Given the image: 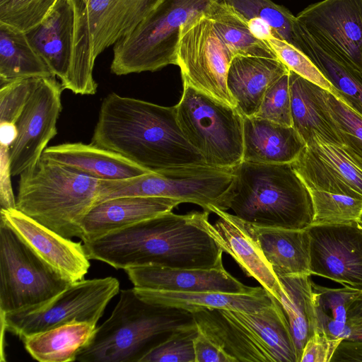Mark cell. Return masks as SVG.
Listing matches in <instances>:
<instances>
[{
  "label": "cell",
  "mask_w": 362,
  "mask_h": 362,
  "mask_svg": "<svg viewBox=\"0 0 362 362\" xmlns=\"http://www.w3.org/2000/svg\"><path fill=\"white\" fill-rule=\"evenodd\" d=\"M209 211H171L83 242L89 259L119 269L140 266L209 269L221 263L223 250L211 235Z\"/></svg>",
  "instance_id": "6da1fadb"
},
{
  "label": "cell",
  "mask_w": 362,
  "mask_h": 362,
  "mask_svg": "<svg viewBox=\"0 0 362 362\" xmlns=\"http://www.w3.org/2000/svg\"><path fill=\"white\" fill-rule=\"evenodd\" d=\"M90 144L151 172L206 164L182 133L175 106L115 93L108 94L101 103Z\"/></svg>",
  "instance_id": "7a4b0ae2"
},
{
  "label": "cell",
  "mask_w": 362,
  "mask_h": 362,
  "mask_svg": "<svg viewBox=\"0 0 362 362\" xmlns=\"http://www.w3.org/2000/svg\"><path fill=\"white\" fill-rule=\"evenodd\" d=\"M232 168L233 180L221 211L231 209L241 220L259 227L305 230L313 224L309 189L291 163L242 160Z\"/></svg>",
  "instance_id": "3957f363"
},
{
  "label": "cell",
  "mask_w": 362,
  "mask_h": 362,
  "mask_svg": "<svg viewBox=\"0 0 362 362\" xmlns=\"http://www.w3.org/2000/svg\"><path fill=\"white\" fill-rule=\"evenodd\" d=\"M191 313L140 298L134 288L120 291L110 317L77 354L80 362H140L171 332L194 325Z\"/></svg>",
  "instance_id": "277c9868"
},
{
  "label": "cell",
  "mask_w": 362,
  "mask_h": 362,
  "mask_svg": "<svg viewBox=\"0 0 362 362\" xmlns=\"http://www.w3.org/2000/svg\"><path fill=\"white\" fill-rule=\"evenodd\" d=\"M100 180L41 156L20 175L16 209L64 238H81Z\"/></svg>",
  "instance_id": "5b68a950"
},
{
  "label": "cell",
  "mask_w": 362,
  "mask_h": 362,
  "mask_svg": "<svg viewBox=\"0 0 362 362\" xmlns=\"http://www.w3.org/2000/svg\"><path fill=\"white\" fill-rule=\"evenodd\" d=\"M25 34L64 90L96 93V58L83 0H57L44 20Z\"/></svg>",
  "instance_id": "8992f818"
},
{
  "label": "cell",
  "mask_w": 362,
  "mask_h": 362,
  "mask_svg": "<svg viewBox=\"0 0 362 362\" xmlns=\"http://www.w3.org/2000/svg\"><path fill=\"white\" fill-rule=\"evenodd\" d=\"M224 21L216 10L209 8L186 22L180 30L177 65L183 84L236 108L227 88V74L233 58L246 53Z\"/></svg>",
  "instance_id": "52a82bcc"
},
{
  "label": "cell",
  "mask_w": 362,
  "mask_h": 362,
  "mask_svg": "<svg viewBox=\"0 0 362 362\" xmlns=\"http://www.w3.org/2000/svg\"><path fill=\"white\" fill-rule=\"evenodd\" d=\"M219 0H162L113 47L111 72L117 76L155 71L177 65L181 27Z\"/></svg>",
  "instance_id": "ba28073f"
},
{
  "label": "cell",
  "mask_w": 362,
  "mask_h": 362,
  "mask_svg": "<svg viewBox=\"0 0 362 362\" xmlns=\"http://www.w3.org/2000/svg\"><path fill=\"white\" fill-rule=\"evenodd\" d=\"M175 108L186 139L207 165L233 168L243 160V116L235 107L183 84Z\"/></svg>",
  "instance_id": "9c48e42d"
},
{
  "label": "cell",
  "mask_w": 362,
  "mask_h": 362,
  "mask_svg": "<svg viewBox=\"0 0 362 362\" xmlns=\"http://www.w3.org/2000/svg\"><path fill=\"white\" fill-rule=\"evenodd\" d=\"M233 180L232 168L206 164L149 172L128 179L100 180L97 203L120 197H160L193 203L214 213L221 210L223 197Z\"/></svg>",
  "instance_id": "30bf717a"
},
{
  "label": "cell",
  "mask_w": 362,
  "mask_h": 362,
  "mask_svg": "<svg viewBox=\"0 0 362 362\" xmlns=\"http://www.w3.org/2000/svg\"><path fill=\"white\" fill-rule=\"evenodd\" d=\"M71 283L45 262L1 220V315L46 303Z\"/></svg>",
  "instance_id": "8fae6325"
},
{
  "label": "cell",
  "mask_w": 362,
  "mask_h": 362,
  "mask_svg": "<svg viewBox=\"0 0 362 362\" xmlns=\"http://www.w3.org/2000/svg\"><path fill=\"white\" fill-rule=\"evenodd\" d=\"M119 291V282L112 276L73 282L46 303L1 315V332L8 331L23 340L64 324L97 325Z\"/></svg>",
  "instance_id": "7c38bea8"
},
{
  "label": "cell",
  "mask_w": 362,
  "mask_h": 362,
  "mask_svg": "<svg viewBox=\"0 0 362 362\" xmlns=\"http://www.w3.org/2000/svg\"><path fill=\"white\" fill-rule=\"evenodd\" d=\"M62 83L56 77L41 78L16 122L17 136L9 148L11 176L20 175L41 158L57 134L62 110Z\"/></svg>",
  "instance_id": "4fadbf2b"
},
{
  "label": "cell",
  "mask_w": 362,
  "mask_h": 362,
  "mask_svg": "<svg viewBox=\"0 0 362 362\" xmlns=\"http://www.w3.org/2000/svg\"><path fill=\"white\" fill-rule=\"evenodd\" d=\"M306 230L310 237V274L362 288V225L359 221L312 224Z\"/></svg>",
  "instance_id": "5bb4252c"
},
{
  "label": "cell",
  "mask_w": 362,
  "mask_h": 362,
  "mask_svg": "<svg viewBox=\"0 0 362 362\" xmlns=\"http://www.w3.org/2000/svg\"><path fill=\"white\" fill-rule=\"evenodd\" d=\"M296 17L316 39L362 72V0H322Z\"/></svg>",
  "instance_id": "9a60e30c"
},
{
  "label": "cell",
  "mask_w": 362,
  "mask_h": 362,
  "mask_svg": "<svg viewBox=\"0 0 362 362\" xmlns=\"http://www.w3.org/2000/svg\"><path fill=\"white\" fill-rule=\"evenodd\" d=\"M291 165L309 189L362 199V158L344 144L315 140Z\"/></svg>",
  "instance_id": "2e32d148"
},
{
  "label": "cell",
  "mask_w": 362,
  "mask_h": 362,
  "mask_svg": "<svg viewBox=\"0 0 362 362\" xmlns=\"http://www.w3.org/2000/svg\"><path fill=\"white\" fill-rule=\"evenodd\" d=\"M7 223L45 262L71 282L83 279L90 264L83 245L63 237L16 209H1Z\"/></svg>",
  "instance_id": "e0dca14e"
},
{
  "label": "cell",
  "mask_w": 362,
  "mask_h": 362,
  "mask_svg": "<svg viewBox=\"0 0 362 362\" xmlns=\"http://www.w3.org/2000/svg\"><path fill=\"white\" fill-rule=\"evenodd\" d=\"M134 288L182 292L248 293L259 287H250L237 280L223 263L209 269L140 266L124 269Z\"/></svg>",
  "instance_id": "ac0fdd59"
},
{
  "label": "cell",
  "mask_w": 362,
  "mask_h": 362,
  "mask_svg": "<svg viewBox=\"0 0 362 362\" xmlns=\"http://www.w3.org/2000/svg\"><path fill=\"white\" fill-rule=\"evenodd\" d=\"M218 218L209 223L211 235L243 272L255 279L268 294L279 299L281 284L270 263L250 231L249 224L235 215L216 209Z\"/></svg>",
  "instance_id": "d6986e66"
},
{
  "label": "cell",
  "mask_w": 362,
  "mask_h": 362,
  "mask_svg": "<svg viewBox=\"0 0 362 362\" xmlns=\"http://www.w3.org/2000/svg\"><path fill=\"white\" fill-rule=\"evenodd\" d=\"M180 200L160 197L128 196L95 204L84 217L81 239L90 241L112 231L171 211Z\"/></svg>",
  "instance_id": "ffe728a7"
},
{
  "label": "cell",
  "mask_w": 362,
  "mask_h": 362,
  "mask_svg": "<svg viewBox=\"0 0 362 362\" xmlns=\"http://www.w3.org/2000/svg\"><path fill=\"white\" fill-rule=\"evenodd\" d=\"M289 69L277 56L238 54L229 65L226 84L243 117L255 115L268 88Z\"/></svg>",
  "instance_id": "44dd1931"
},
{
  "label": "cell",
  "mask_w": 362,
  "mask_h": 362,
  "mask_svg": "<svg viewBox=\"0 0 362 362\" xmlns=\"http://www.w3.org/2000/svg\"><path fill=\"white\" fill-rule=\"evenodd\" d=\"M95 58L133 30L162 0H83Z\"/></svg>",
  "instance_id": "7402d4cb"
},
{
  "label": "cell",
  "mask_w": 362,
  "mask_h": 362,
  "mask_svg": "<svg viewBox=\"0 0 362 362\" xmlns=\"http://www.w3.org/2000/svg\"><path fill=\"white\" fill-rule=\"evenodd\" d=\"M269 296L271 304L257 312L219 310L247 332L273 362H298L287 317L279 302Z\"/></svg>",
  "instance_id": "603a6c76"
},
{
  "label": "cell",
  "mask_w": 362,
  "mask_h": 362,
  "mask_svg": "<svg viewBox=\"0 0 362 362\" xmlns=\"http://www.w3.org/2000/svg\"><path fill=\"white\" fill-rule=\"evenodd\" d=\"M306 144L293 127L256 116L243 117V160L256 163H291Z\"/></svg>",
  "instance_id": "cb8c5ba5"
},
{
  "label": "cell",
  "mask_w": 362,
  "mask_h": 362,
  "mask_svg": "<svg viewBox=\"0 0 362 362\" xmlns=\"http://www.w3.org/2000/svg\"><path fill=\"white\" fill-rule=\"evenodd\" d=\"M42 156L98 180L128 179L151 172L92 144L64 143L47 147Z\"/></svg>",
  "instance_id": "d4e9b609"
},
{
  "label": "cell",
  "mask_w": 362,
  "mask_h": 362,
  "mask_svg": "<svg viewBox=\"0 0 362 362\" xmlns=\"http://www.w3.org/2000/svg\"><path fill=\"white\" fill-rule=\"evenodd\" d=\"M292 127L305 144L315 140L342 145L323 98V88L289 70Z\"/></svg>",
  "instance_id": "484cf974"
},
{
  "label": "cell",
  "mask_w": 362,
  "mask_h": 362,
  "mask_svg": "<svg viewBox=\"0 0 362 362\" xmlns=\"http://www.w3.org/2000/svg\"><path fill=\"white\" fill-rule=\"evenodd\" d=\"M133 288L136 295L147 303L182 309L191 313L203 308L254 313L272 303L269 295L262 287L248 293L215 291L182 292Z\"/></svg>",
  "instance_id": "4316f807"
},
{
  "label": "cell",
  "mask_w": 362,
  "mask_h": 362,
  "mask_svg": "<svg viewBox=\"0 0 362 362\" xmlns=\"http://www.w3.org/2000/svg\"><path fill=\"white\" fill-rule=\"evenodd\" d=\"M297 22L296 47L310 57L332 83L334 88L332 94L362 117V72L347 64Z\"/></svg>",
  "instance_id": "83f0119b"
},
{
  "label": "cell",
  "mask_w": 362,
  "mask_h": 362,
  "mask_svg": "<svg viewBox=\"0 0 362 362\" xmlns=\"http://www.w3.org/2000/svg\"><path fill=\"white\" fill-rule=\"evenodd\" d=\"M248 224L251 233L277 276L311 275L310 237L306 229L290 230Z\"/></svg>",
  "instance_id": "f1b7e54d"
},
{
  "label": "cell",
  "mask_w": 362,
  "mask_h": 362,
  "mask_svg": "<svg viewBox=\"0 0 362 362\" xmlns=\"http://www.w3.org/2000/svg\"><path fill=\"white\" fill-rule=\"evenodd\" d=\"M311 275L278 276L281 284V304L289 323L295 342L298 362L308 339L316 332L313 282Z\"/></svg>",
  "instance_id": "f546056e"
},
{
  "label": "cell",
  "mask_w": 362,
  "mask_h": 362,
  "mask_svg": "<svg viewBox=\"0 0 362 362\" xmlns=\"http://www.w3.org/2000/svg\"><path fill=\"white\" fill-rule=\"evenodd\" d=\"M199 332L220 347L235 362H273L241 327L226 317L219 309L203 308L192 313Z\"/></svg>",
  "instance_id": "4dcf8cb0"
},
{
  "label": "cell",
  "mask_w": 362,
  "mask_h": 362,
  "mask_svg": "<svg viewBox=\"0 0 362 362\" xmlns=\"http://www.w3.org/2000/svg\"><path fill=\"white\" fill-rule=\"evenodd\" d=\"M97 327L95 324L75 322L30 335L23 341L28 353L38 361H75Z\"/></svg>",
  "instance_id": "1f68e13d"
},
{
  "label": "cell",
  "mask_w": 362,
  "mask_h": 362,
  "mask_svg": "<svg viewBox=\"0 0 362 362\" xmlns=\"http://www.w3.org/2000/svg\"><path fill=\"white\" fill-rule=\"evenodd\" d=\"M56 77L25 33L0 23V85L28 78Z\"/></svg>",
  "instance_id": "d6a6232c"
},
{
  "label": "cell",
  "mask_w": 362,
  "mask_h": 362,
  "mask_svg": "<svg viewBox=\"0 0 362 362\" xmlns=\"http://www.w3.org/2000/svg\"><path fill=\"white\" fill-rule=\"evenodd\" d=\"M317 331L332 339L353 338L348 322V310L360 288L348 285L330 288L313 284Z\"/></svg>",
  "instance_id": "836d02e7"
},
{
  "label": "cell",
  "mask_w": 362,
  "mask_h": 362,
  "mask_svg": "<svg viewBox=\"0 0 362 362\" xmlns=\"http://www.w3.org/2000/svg\"><path fill=\"white\" fill-rule=\"evenodd\" d=\"M245 21L259 18L272 29L273 36L296 47L297 19L286 7L272 0H219Z\"/></svg>",
  "instance_id": "e575fe53"
},
{
  "label": "cell",
  "mask_w": 362,
  "mask_h": 362,
  "mask_svg": "<svg viewBox=\"0 0 362 362\" xmlns=\"http://www.w3.org/2000/svg\"><path fill=\"white\" fill-rule=\"evenodd\" d=\"M309 191L314 210L313 224L358 221L362 213V199L315 189Z\"/></svg>",
  "instance_id": "d590c367"
},
{
  "label": "cell",
  "mask_w": 362,
  "mask_h": 362,
  "mask_svg": "<svg viewBox=\"0 0 362 362\" xmlns=\"http://www.w3.org/2000/svg\"><path fill=\"white\" fill-rule=\"evenodd\" d=\"M322 95L343 144L362 158V117L327 90L323 89Z\"/></svg>",
  "instance_id": "8d00e7d4"
},
{
  "label": "cell",
  "mask_w": 362,
  "mask_h": 362,
  "mask_svg": "<svg viewBox=\"0 0 362 362\" xmlns=\"http://www.w3.org/2000/svg\"><path fill=\"white\" fill-rule=\"evenodd\" d=\"M196 323L171 332L146 354L140 362H195Z\"/></svg>",
  "instance_id": "74e56055"
},
{
  "label": "cell",
  "mask_w": 362,
  "mask_h": 362,
  "mask_svg": "<svg viewBox=\"0 0 362 362\" xmlns=\"http://www.w3.org/2000/svg\"><path fill=\"white\" fill-rule=\"evenodd\" d=\"M286 67L306 80L333 93L334 88L302 50L286 40L270 36L265 41Z\"/></svg>",
  "instance_id": "f35d334b"
},
{
  "label": "cell",
  "mask_w": 362,
  "mask_h": 362,
  "mask_svg": "<svg viewBox=\"0 0 362 362\" xmlns=\"http://www.w3.org/2000/svg\"><path fill=\"white\" fill-rule=\"evenodd\" d=\"M57 0H0V23L24 33L40 24Z\"/></svg>",
  "instance_id": "ab89813d"
},
{
  "label": "cell",
  "mask_w": 362,
  "mask_h": 362,
  "mask_svg": "<svg viewBox=\"0 0 362 362\" xmlns=\"http://www.w3.org/2000/svg\"><path fill=\"white\" fill-rule=\"evenodd\" d=\"M254 116L292 127L289 71L268 88Z\"/></svg>",
  "instance_id": "60d3db41"
},
{
  "label": "cell",
  "mask_w": 362,
  "mask_h": 362,
  "mask_svg": "<svg viewBox=\"0 0 362 362\" xmlns=\"http://www.w3.org/2000/svg\"><path fill=\"white\" fill-rule=\"evenodd\" d=\"M40 78L19 79L1 86L0 123L16 124Z\"/></svg>",
  "instance_id": "b9f144b4"
},
{
  "label": "cell",
  "mask_w": 362,
  "mask_h": 362,
  "mask_svg": "<svg viewBox=\"0 0 362 362\" xmlns=\"http://www.w3.org/2000/svg\"><path fill=\"white\" fill-rule=\"evenodd\" d=\"M342 340L316 332L306 342L300 362H330Z\"/></svg>",
  "instance_id": "7bdbcfd3"
},
{
  "label": "cell",
  "mask_w": 362,
  "mask_h": 362,
  "mask_svg": "<svg viewBox=\"0 0 362 362\" xmlns=\"http://www.w3.org/2000/svg\"><path fill=\"white\" fill-rule=\"evenodd\" d=\"M194 346L195 362H235L233 358L199 332Z\"/></svg>",
  "instance_id": "ee69618b"
},
{
  "label": "cell",
  "mask_w": 362,
  "mask_h": 362,
  "mask_svg": "<svg viewBox=\"0 0 362 362\" xmlns=\"http://www.w3.org/2000/svg\"><path fill=\"white\" fill-rule=\"evenodd\" d=\"M9 147L1 146V209H16V200L14 198L11 186L9 165Z\"/></svg>",
  "instance_id": "f6af8a7d"
},
{
  "label": "cell",
  "mask_w": 362,
  "mask_h": 362,
  "mask_svg": "<svg viewBox=\"0 0 362 362\" xmlns=\"http://www.w3.org/2000/svg\"><path fill=\"white\" fill-rule=\"evenodd\" d=\"M362 362V337L343 339L330 362Z\"/></svg>",
  "instance_id": "bcb514c9"
},
{
  "label": "cell",
  "mask_w": 362,
  "mask_h": 362,
  "mask_svg": "<svg viewBox=\"0 0 362 362\" xmlns=\"http://www.w3.org/2000/svg\"><path fill=\"white\" fill-rule=\"evenodd\" d=\"M348 322L354 337H362V288L351 304L348 310Z\"/></svg>",
  "instance_id": "7dc6e473"
},
{
  "label": "cell",
  "mask_w": 362,
  "mask_h": 362,
  "mask_svg": "<svg viewBox=\"0 0 362 362\" xmlns=\"http://www.w3.org/2000/svg\"><path fill=\"white\" fill-rule=\"evenodd\" d=\"M17 129L15 124L0 123L1 146L9 147L16 140Z\"/></svg>",
  "instance_id": "c3c4849f"
},
{
  "label": "cell",
  "mask_w": 362,
  "mask_h": 362,
  "mask_svg": "<svg viewBox=\"0 0 362 362\" xmlns=\"http://www.w3.org/2000/svg\"><path fill=\"white\" fill-rule=\"evenodd\" d=\"M358 221L362 225V213H361V216L359 217Z\"/></svg>",
  "instance_id": "681fc988"
}]
</instances>
